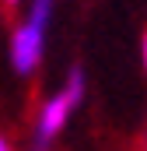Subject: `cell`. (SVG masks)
Returning <instances> with one entry per match:
<instances>
[{
	"label": "cell",
	"instance_id": "6",
	"mask_svg": "<svg viewBox=\"0 0 147 151\" xmlns=\"http://www.w3.org/2000/svg\"><path fill=\"white\" fill-rule=\"evenodd\" d=\"M144 151H147V130H144Z\"/></svg>",
	"mask_w": 147,
	"mask_h": 151
},
{
	"label": "cell",
	"instance_id": "3",
	"mask_svg": "<svg viewBox=\"0 0 147 151\" xmlns=\"http://www.w3.org/2000/svg\"><path fill=\"white\" fill-rule=\"evenodd\" d=\"M140 67H144V74H147V32L140 35Z\"/></svg>",
	"mask_w": 147,
	"mask_h": 151
},
{
	"label": "cell",
	"instance_id": "4",
	"mask_svg": "<svg viewBox=\"0 0 147 151\" xmlns=\"http://www.w3.org/2000/svg\"><path fill=\"white\" fill-rule=\"evenodd\" d=\"M0 151H14V144H11V137L0 130Z\"/></svg>",
	"mask_w": 147,
	"mask_h": 151
},
{
	"label": "cell",
	"instance_id": "1",
	"mask_svg": "<svg viewBox=\"0 0 147 151\" xmlns=\"http://www.w3.org/2000/svg\"><path fill=\"white\" fill-rule=\"evenodd\" d=\"M84 95H88V77H84L81 67H70L63 84L39 102L35 119H32V134H28V151H53L56 148V141L63 137L74 113L84 106Z\"/></svg>",
	"mask_w": 147,
	"mask_h": 151
},
{
	"label": "cell",
	"instance_id": "2",
	"mask_svg": "<svg viewBox=\"0 0 147 151\" xmlns=\"http://www.w3.org/2000/svg\"><path fill=\"white\" fill-rule=\"evenodd\" d=\"M53 11L56 0H28L25 18L14 25L11 42H7V56H11V70L21 77L35 74L42 56H46V35L53 25Z\"/></svg>",
	"mask_w": 147,
	"mask_h": 151
},
{
	"label": "cell",
	"instance_id": "5",
	"mask_svg": "<svg viewBox=\"0 0 147 151\" xmlns=\"http://www.w3.org/2000/svg\"><path fill=\"white\" fill-rule=\"evenodd\" d=\"M4 7H18V4H25V0H0Z\"/></svg>",
	"mask_w": 147,
	"mask_h": 151
}]
</instances>
